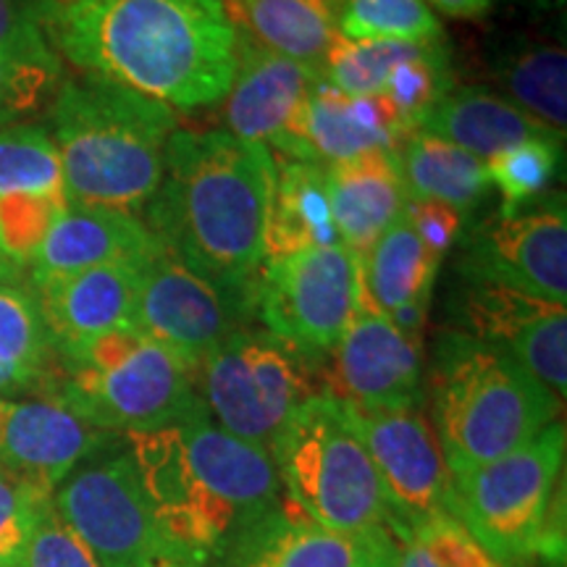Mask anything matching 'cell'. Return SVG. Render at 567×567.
<instances>
[{"instance_id": "1", "label": "cell", "mask_w": 567, "mask_h": 567, "mask_svg": "<svg viewBox=\"0 0 567 567\" xmlns=\"http://www.w3.org/2000/svg\"><path fill=\"white\" fill-rule=\"evenodd\" d=\"M61 63L174 111L221 103L237 32L221 0H30Z\"/></svg>"}, {"instance_id": "2", "label": "cell", "mask_w": 567, "mask_h": 567, "mask_svg": "<svg viewBox=\"0 0 567 567\" xmlns=\"http://www.w3.org/2000/svg\"><path fill=\"white\" fill-rule=\"evenodd\" d=\"M274 179L276 161L266 145L226 130H176L142 221L205 279L252 289L266 260Z\"/></svg>"}, {"instance_id": "3", "label": "cell", "mask_w": 567, "mask_h": 567, "mask_svg": "<svg viewBox=\"0 0 567 567\" xmlns=\"http://www.w3.org/2000/svg\"><path fill=\"white\" fill-rule=\"evenodd\" d=\"M155 520L200 567L281 507V481L266 446L243 442L200 413L179 425L126 436Z\"/></svg>"}, {"instance_id": "4", "label": "cell", "mask_w": 567, "mask_h": 567, "mask_svg": "<svg viewBox=\"0 0 567 567\" xmlns=\"http://www.w3.org/2000/svg\"><path fill=\"white\" fill-rule=\"evenodd\" d=\"M45 126L71 205L140 213L158 193L176 111L101 76L61 80Z\"/></svg>"}, {"instance_id": "5", "label": "cell", "mask_w": 567, "mask_h": 567, "mask_svg": "<svg viewBox=\"0 0 567 567\" xmlns=\"http://www.w3.org/2000/svg\"><path fill=\"white\" fill-rule=\"evenodd\" d=\"M434 431L452 476L520 450L559 421L563 402L509 354L452 331L436 350Z\"/></svg>"}, {"instance_id": "6", "label": "cell", "mask_w": 567, "mask_h": 567, "mask_svg": "<svg viewBox=\"0 0 567 567\" xmlns=\"http://www.w3.org/2000/svg\"><path fill=\"white\" fill-rule=\"evenodd\" d=\"M45 394L109 434H147L205 413L197 371L137 329H118L55 354Z\"/></svg>"}, {"instance_id": "7", "label": "cell", "mask_w": 567, "mask_h": 567, "mask_svg": "<svg viewBox=\"0 0 567 567\" xmlns=\"http://www.w3.org/2000/svg\"><path fill=\"white\" fill-rule=\"evenodd\" d=\"M565 444V423L555 421L520 450L452 476V515L505 567L563 559Z\"/></svg>"}, {"instance_id": "8", "label": "cell", "mask_w": 567, "mask_h": 567, "mask_svg": "<svg viewBox=\"0 0 567 567\" xmlns=\"http://www.w3.org/2000/svg\"><path fill=\"white\" fill-rule=\"evenodd\" d=\"M287 505L318 526L392 530L384 492L342 402L318 394L289 417L271 444Z\"/></svg>"}, {"instance_id": "9", "label": "cell", "mask_w": 567, "mask_h": 567, "mask_svg": "<svg viewBox=\"0 0 567 567\" xmlns=\"http://www.w3.org/2000/svg\"><path fill=\"white\" fill-rule=\"evenodd\" d=\"M210 421L243 442L271 444L297 410L323 394L316 360L266 329H239L197 368Z\"/></svg>"}, {"instance_id": "10", "label": "cell", "mask_w": 567, "mask_h": 567, "mask_svg": "<svg viewBox=\"0 0 567 567\" xmlns=\"http://www.w3.org/2000/svg\"><path fill=\"white\" fill-rule=\"evenodd\" d=\"M53 507L103 567H200L163 534L130 450L82 463L53 492Z\"/></svg>"}, {"instance_id": "11", "label": "cell", "mask_w": 567, "mask_h": 567, "mask_svg": "<svg viewBox=\"0 0 567 567\" xmlns=\"http://www.w3.org/2000/svg\"><path fill=\"white\" fill-rule=\"evenodd\" d=\"M255 316L310 360L326 358L358 316V255L331 245L266 258L255 279Z\"/></svg>"}, {"instance_id": "12", "label": "cell", "mask_w": 567, "mask_h": 567, "mask_svg": "<svg viewBox=\"0 0 567 567\" xmlns=\"http://www.w3.org/2000/svg\"><path fill=\"white\" fill-rule=\"evenodd\" d=\"M342 410L371 455L396 542H405L410 530L431 517L452 515V473L421 405L358 408L342 402Z\"/></svg>"}, {"instance_id": "13", "label": "cell", "mask_w": 567, "mask_h": 567, "mask_svg": "<svg viewBox=\"0 0 567 567\" xmlns=\"http://www.w3.org/2000/svg\"><path fill=\"white\" fill-rule=\"evenodd\" d=\"M255 313V287L229 289L205 279L158 247L140 266L134 329L200 368L208 354Z\"/></svg>"}, {"instance_id": "14", "label": "cell", "mask_w": 567, "mask_h": 567, "mask_svg": "<svg viewBox=\"0 0 567 567\" xmlns=\"http://www.w3.org/2000/svg\"><path fill=\"white\" fill-rule=\"evenodd\" d=\"M460 271L473 284L567 302L565 203L528 213H502L467 239Z\"/></svg>"}, {"instance_id": "15", "label": "cell", "mask_w": 567, "mask_h": 567, "mask_svg": "<svg viewBox=\"0 0 567 567\" xmlns=\"http://www.w3.org/2000/svg\"><path fill=\"white\" fill-rule=\"evenodd\" d=\"M66 208L59 151L45 126L0 130V255L27 271Z\"/></svg>"}, {"instance_id": "16", "label": "cell", "mask_w": 567, "mask_h": 567, "mask_svg": "<svg viewBox=\"0 0 567 567\" xmlns=\"http://www.w3.org/2000/svg\"><path fill=\"white\" fill-rule=\"evenodd\" d=\"M323 394L358 408L421 405L423 337L375 313H358L329 354Z\"/></svg>"}, {"instance_id": "17", "label": "cell", "mask_w": 567, "mask_h": 567, "mask_svg": "<svg viewBox=\"0 0 567 567\" xmlns=\"http://www.w3.org/2000/svg\"><path fill=\"white\" fill-rule=\"evenodd\" d=\"M111 442L113 434L84 421L59 396H0V465L40 492L53 494Z\"/></svg>"}, {"instance_id": "18", "label": "cell", "mask_w": 567, "mask_h": 567, "mask_svg": "<svg viewBox=\"0 0 567 567\" xmlns=\"http://www.w3.org/2000/svg\"><path fill=\"white\" fill-rule=\"evenodd\" d=\"M463 316L471 337L502 350L559 402L567 394V308L494 284H467Z\"/></svg>"}, {"instance_id": "19", "label": "cell", "mask_w": 567, "mask_h": 567, "mask_svg": "<svg viewBox=\"0 0 567 567\" xmlns=\"http://www.w3.org/2000/svg\"><path fill=\"white\" fill-rule=\"evenodd\" d=\"M410 134L384 95H347L321 82L274 147L284 158L326 168L375 151L400 153Z\"/></svg>"}, {"instance_id": "20", "label": "cell", "mask_w": 567, "mask_h": 567, "mask_svg": "<svg viewBox=\"0 0 567 567\" xmlns=\"http://www.w3.org/2000/svg\"><path fill=\"white\" fill-rule=\"evenodd\" d=\"M389 528L337 530L318 526L281 499V507L218 559L221 567H394Z\"/></svg>"}, {"instance_id": "21", "label": "cell", "mask_w": 567, "mask_h": 567, "mask_svg": "<svg viewBox=\"0 0 567 567\" xmlns=\"http://www.w3.org/2000/svg\"><path fill=\"white\" fill-rule=\"evenodd\" d=\"M321 82V69L268 51L237 32L234 80L224 97L226 132L274 147L305 97Z\"/></svg>"}, {"instance_id": "22", "label": "cell", "mask_w": 567, "mask_h": 567, "mask_svg": "<svg viewBox=\"0 0 567 567\" xmlns=\"http://www.w3.org/2000/svg\"><path fill=\"white\" fill-rule=\"evenodd\" d=\"M30 281L55 354L109 331L134 329L140 266H101Z\"/></svg>"}, {"instance_id": "23", "label": "cell", "mask_w": 567, "mask_h": 567, "mask_svg": "<svg viewBox=\"0 0 567 567\" xmlns=\"http://www.w3.org/2000/svg\"><path fill=\"white\" fill-rule=\"evenodd\" d=\"M442 258L421 243L402 213L363 255H358V313H375L423 337L425 310Z\"/></svg>"}, {"instance_id": "24", "label": "cell", "mask_w": 567, "mask_h": 567, "mask_svg": "<svg viewBox=\"0 0 567 567\" xmlns=\"http://www.w3.org/2000/svg\"><path fill=\"white\" fill-rule=\"evenodd\" d=\"M161 243L137 213L71 205L42 239L30 279L101 266H142Z\"/></svg>"}, {"instance_id": "25", "label": "cell", "mask_w": 567, "mask_h": 567, "mask_svg": "<svg viewBox=\"0 0 567 567\" xmlns=\"http://www.w3.org/2000/svg\"><path fill=\"white\" fill-rule=\"evenodd\" d=\"M326 189L339 243L354 255H363L408 205L400 153L389 151L326 166Z\"/></svg>"}, {"instance_id": "26", "label": "cell", "mask_w": 567, "mask_h": 567, "mask_svg": "<svg viewBox=\"0 0 567 567\" xmlns=\"http://www.w3.org/2000/svg\"><path fill=\"white\" fill-rule=\"evenodd\" d=\"M421 132L436 134V137L463 147L481 161L494 158V155L523 145V142L563 145L565 137V134L536 122L515 103L476 87L446 92L434 105V111L425 116Z\"/></svg>"}, {"instance_id": "27", "label": "cell", "mask_w": 567, "mask_h": 567, "mask_svg": "<svg viewBox=\"0 0 567 567\" xmlns=\"http://www.w3.org/2000/svg\"><path fill=\"white\" fill-rule=\"evenodd\" d=\"M234 32L268 51L321 69L339 38L342 0H221Z\"/></svg>"}, {"instance_id": "28", "label": "cell", "mask_w": 567, "mask_h": 567, "mask_svg": "<svg viewBox=\"0 0 567 567\" xmlns=\"http://www.w3.org/2000/svg\"><path fill=\"white\" fill-rule=\"evenodd\" d=\"M342 245L331 218L326 168L284 158L276 163L274 197L266 224V258Z\"/></svg>"}, {"instance_id": "29", "label": "cell", "mask_w": 567, "mask_h": 567, "mask_svg": "<svg viewBox=\"0 0 567 567\" xmlns=\"http://www.w3.org/2000/svg\"><path fill=\"white\" fill-rule=\"evenodd\" d=\"M400 168L408 200L442 203L460 213L476 205L492 187L486 161L421 130L402 145Z\"/></svg>"}, {"instance_id": "30", "label": "cell", "mask_w": 567, "mask_h": 567, "mask_svg": "<svg viewBox=\"0 0 567 567\" xmlns=\"http://www.w3.org/2000/svg\"><path fill=\"white\" fill-rule=\"evenodd\" d=\"M0 365L9 368L34 394H45L55 371L51 331L32 289L0 281Z\"/></svg>"}, {"instance_id": "31", "label": "cell", "mask_w": 567, "mask_h": 567, "mask_svg": "<svg viewBox=\"0 0 567 567\" xmlns=\"http://www.w3.org/2000/svg\"><path fill=\"white\" fill-rule=\"evenodd\" d=\"M502 82L517 109L536 122L565 134L567 124V55L563 48H534L502 71Z\"/></svg>"}, {"instance_id": "32", "label": "cell", "mask_w": 567, "mask_h": 567, "mask_svg": "<svg viewBox=\"0 0 567 567\" xmlns=\"http://www.w3.org/2000/svg\"><path fill=\"white\" fill-rule=\"evenodd\" d=\"M429 45H434V42L347 40L339 34L321 63V76L323 82L347 92V95H381L389 74L402 61L423 53Z\"/></svg>"}, {"instance_id": "33", "label": "cell", "mask_w": 567, "mask_h": 567, "mask_svg": "<svg viewBox=\"0 0 567 567\" xmlns=\"http://www.w3.org/2000/svg\"><path fill=\"white\" fill-rule=\"evenodd\" d=\"M339 34L347 40L439 42L444 30L425 0H342Z\"/></svg>"}, {"instance_id": "34", "label": "cell", "mask_w": 567, "mask_h": 567, "mask_svg": "<svg viewBox=\"0 0 567 567\" xmlns=\"http://www.w3.org/2000/svg\"><path fill=\"white\" fill-rule=\"evenodd\" d=\"M450 92V61L442 42L402 61L384 84L381 95L396 111L408 132H417L434 105Z\"/></svg>"}, {"instance_id": "35", "label": "cell", "mask_w": 567, "mask_h": 567, "mask_svg": "<svg viewBox=\"0 0 567 567\" xmlns=\"http://www.w3.org/2000/svg\"><path fill=\"white\" fill-rule=\"evenodd\" d=\"M394 567H505L488 555L455 515L421 523L400 542Z\"/></svg>"}, {"instance_id": "36", "label": "cell", "mask_w": 567, "mask_h": 567, "mask_svg": "<svg viewBox=\"0 0 567 567\" xmlns=\"http://www.w3.org/2000/svg\"><path fill=\"white\" fill-rule=\"evenodd\" d=\"M557 147L555 142H523L486 161L488 182L505 197L502 213H513L530 197L544 193L557 172Z\"/></svg>"}, {"instance_id": "37", "label": "cell", "mask_w": 567, "mask_h": 567, "mask_svg": "<svg viewBox=\"0 0 567 567\" xmlns=\"http://www.w3.org/2000/svg\"><path fill=\"white\" fill-rule=\"evenodd\" d=\"M53 494L40 492L0 465V567H19L40 509Z\"/></svg>"}, {"instance_id": "38", "label": "cell", "mask_w": 567, "mask_h": 567, "mask_svg": "<svg viewBox=\"0 0 567 567\" xmlns=\"http://www.w3.org/2000/svg\"><path fill=\"white\" fill-rule=\"evenodd\" d=\"M63 76V66H40V63L0 59V130L24 124L53 101Z\"/></svg>"}, {"instance_id": "39", "label": "cell", "mask_w": 567, "mask_h": 567, "mask_svg": "<svg viewBox=\"0 0 567 567\" xmlns=\"http://www.w3.org/2000/svg\"><path fill=\"white\" fill-rule=\"evenodd\" d=\"M19 567H103L82 538L55 513L53 499L40 509Z\"/></svg>"}, {"instance_id": "40", "label": "cell", "mask_w": 567, "mask_h": 567, "mask_svg": "<svg viewBox=\"0 0 567 567\" xmlns=\"http://www.w3.org/2000/svg\"><path fill=\"white\" fill-rule=\"evenodd\" d=\"M0 59L63 66L42 34L30 0H0Z\"/></svg>"}, {"instance_id": "41", "label": "cell", "mask_w": 567, "mask_h": 567, "mask_svg": "<svg viewBox=\"0 0 567 567\" xmlns=\"http://www.w3.org/2000/svg\"><path fill=\"white\" fill-rule=\"evenodd\" d=\"M405 216L421 243L439 258H444V252L457 243L460 229H463V213L442 203L408 200Z\"/></svg>"}, {"instance_id": "42", "label": "cell", "mask_w": 567, "mask_h": 567, "mask_svg": "<svg viewBox=\"0 0 567 567\" xmlns=\"http://www.w3.org/2000/svg\"><path fill=\"white\" fill-rule=\"evenodd\" d=\"M425 3H431L436 11L452 19H481L492 9L494 0H425Z\"/></svg>"}, {"instance_id": "43", "label": "cell", "mask_w": 567, "mask_h": 567, "mask_svg": "<svg viewBox=\"0 0 567 567\" xmlns=\"http://www.w3.org/2000/svg\"><path fill=\"white\" fill-rule=\"evenodd\" d=\"M19 394H34V392L21 375L0 365V396H19Z\"/></svg>"}, {"instance_id": "44", "label": "cell", "mask_w": 567, "mask_h": 567, "mask_svg": "<svg viewBox=\"0 0 567 567\" xmlns=\"http://www.w3.org/2000/svg\"><path fill=\"white\" fill-rule=\"evenodd\" d=\"M24 279V271L19 266H13L6 255H0V281L3 284H21Z\"/></svg>"}]
</instances>
